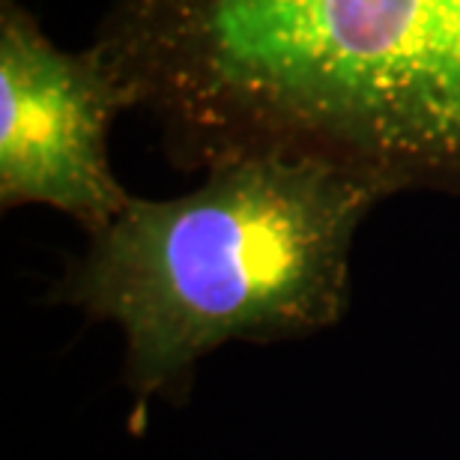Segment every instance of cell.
I'll return each mask as SVG.
<instances>
[{
	"label": "cell",
	"instance_id": "obj_1",
	"mask_svg": "<svg viewBox=\"0 0 460 460\" xmlns=\"http://www.w3.org/2000/svg\"><path fill=\"white\" fill-rule=\"evenodd\" d=\"M93 45L186 171L288 153L460 191V0H117Z\"/></svg>",
	"mask_w": 460,
	"mask_h": 460
},
{
	"label": "cell",
	"instance_id": "obj_2",
	"mask_svg": "<svg viewBox=\"0 0 460 460\" xmlns=\"http://www.w3.org/2000/svg\"><path fill=\"white\" fill-rule=\"evenodd\" d=\"M389 195L314 155L222 159L186 195L128 200L51 299L117 326L128 428L141 434L146 407H182L216 349L302 341L341 323L356 234Z\"/></svg>",
	"mask_w": 460,
	"mask_h": 460
},
{
	"label": "cell",
	"instance_id": "obj_3",
	"mask_svg": "<svg viewBox=\"0 0 460 460\" xmlns=\"http://www.w3.org/2000/svg\"><path fill=\"white\" fill-rule=\"evenodd\" d=\"M132 108L96 45L60 51L18 4H0V207H51L87 236L128 207L108 135Z\"/></svg>",
	"mask_w": 460,
	"mask_h": 460
}]
</instances>
